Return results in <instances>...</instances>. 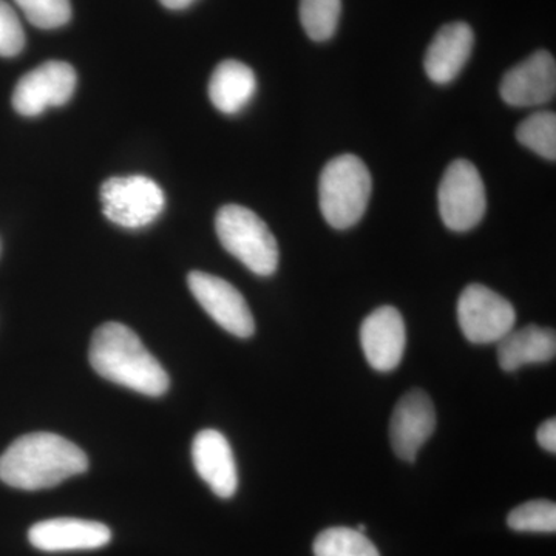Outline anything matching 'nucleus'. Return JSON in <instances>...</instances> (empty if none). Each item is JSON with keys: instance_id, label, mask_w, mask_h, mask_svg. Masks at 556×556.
Masks as SVG:
<instances>
[{"instance_id": "f257e3e1", "label": "nucleus", "mask_w": 556, "mask_h": 556, "mask_svg": "<svg viewBox=\"0 0 556 556\" xmlns=\"http://www.w3.org/2000/svg\"><path fill=\"white\" fill-rule=\"evenodd\" d=\"M89 457L60 434L38 431L25 434L0 456V481L21 490L50 489L84 473Z\"/></svg>"}, {"instance_id": "f03ea898", "label": "nucleus", "mask_w": 556, "mask_h": 556, "mask_svg": "<svg viewBox=\"0 0 556 556\" xmlns=\"http://www.w3.org/2000/svg\"><path fill=\"white\" fill-rule=\"evenodd\" d=\"M89 358L94 371L116 386L152 397L169 390L166 369L135 331L118 321H109L94 331Z\"/></svg>"}, {"instance_id": "7ed1b4c3", "label": "nucleus", "mask_w": 556, "mask_h": 556, "mask_svg": "<svg viewBox=\"0 0 556 556\" xmlns=\"http://www.w3.org/2000/svg\"><path fill=\"white\" fill-rule=\"evenodd\" d=\"M372 179L364 161L340 155L329 161L318 179V203L331 228L350 229L367 212Z\"/></svg>"}, {"instance_id": "20e7f679", "label": "nucleus", "mask_w": 556, "mask_h": 556, "mask_svg": "<svg viewBox=\"0 0 556 556\" xmlns=\"http://www.w3.org/2000/svg\"><path fill=\"white\" fill-rule=\"evenodd\" d=\"M223 248L257 276H273L278 268V244L268 225L251 208L228 204L215 217Z\"/></svg>"}, {"instance_id": "39448f33", "label": "nucleus", "mask_w": 556, "mask_h": 556, "mask_svg": "<svg viewBox=\"0 0 556 556\" xmlns=\"http://www.w3.org/2000/svg\"><path fill=\"white\" fill-rule=\"evenodd\" d=\"M102 212L121 228L139 229L155 222L166 206L163 189L142 175L113 177L101 186Z\"/></svg>"}, {"instance_id": "423d86ee", "label": "nucleus", "mask_w": 556, "mask_h": 556, "mask_svg": "<svg viewBox=\"0 0 556 556\" xmlns=\"http://www.w3.org/2000/svg\"><path fill=\"white\" fill-rule=\"evenodd\" d=\"M442 222L455 232L477 228L484 218L486 197L479 170L468 160H456L445 170L438 190Z\"/></svg>"}, {"instance_id": "0eeeda50", "label": "nucleus", "mask_w": 556, "mask_h": 556, "mask_svg": "<svg viewBox=\"0 0 556 556\" xmlns=\"http://www.w3.org/2000/svg\"><path fill=\"white\" fill-rule=\"evenodd\" d=\"M457 320L468 342L497 343L514 331L517 313L503 295L484 287L468 285L457 302Z\"/></svg>"}, {"instance_id": "6e6552de", "label": "nucleus", "mask_w": 556, "mask_h": 556, "mask_svg": "<svg viewBox=\"0 0 556 556\" xmlns=\"http://www.w3.org/2000/svg\"><path fill=\"white\" fill-rule=\"evenodd\" d=\"M75 68L67 62L47 61L22 76L13 91V108L22 116H38L49 108H61L76 90Z\"/></svg>"}, {"instance_id": "1a4fd4ad", "label": "nucleus", "mask_w": 556, "mask_h": 556, "mask_svg": "<svg viewBox=\"0 0 556 556\" xmlns=\"http://www.w3.org/2000/svg\"><path fill=\"white\" fill-rule=\"evenodd\" d=\"M188 285L193 298L208 316L237 338L248 339L255 332L254 316L241 292L229 281L201 270H192Z\"/></svg>"}, {"instance_id": "9d476101", "label": "nucleus", "mask_w": 556, "mask_h": 556, "mask_svg": "<svg viewBox=\"0 0 556 556\" xmlns=\"http://www.w3.org/2000/svg\"><path fill=\"white\" fill-rule=\"evenodd\" d=\"M555 58L546 50L535 51L508 70L501 80L500 93L511 108H535L555 97Z\"/></svg>"}, {"instance_id": "9b49d317", "label": "nucleus", "mask_w": 556, "mask_h": 556, "mask_svg": "<svg viewBox=\"0 0 556 556\" xmlns=\"http://www.w3.org/2000/svg\"><path fill=\"white\" fill-rule=\"evenodd\" d=\"M437 428L433 402L422 390L408 391L394 408L390 422V441L402 460L413 463Z\"/></svg>"}, {"instance_id": "f8f14e48", "label": "nucleus", "mask_w": 556, "mask_h": 556, "mask_svg": "<svg viewBox=\"0 0 556 556\" xmlns=\"http://www.w3.org/2000/svg\"><path fill=\"white\" fill-rule=\"evenodd\" d=\"M361 343L369 367L390 372L401 365L407 345L404 317L393 306L372 311L361 327Z\"/></svg>"}, {"instance_id": "ddd939ff", "label": "nucleus", "mask_w": 556, "mask_h": 556, "mask_svg": "<svg viewBox=\"0 0 556 556\" xmlns=\"http://www.w3.org/2000/svg\"><path fill=\"white\" fill-rule=\"evenodd\" d=\"M31 546L42 552L94 551L108 546L112 532L102 522L79 518L40 521L28 530Z\"/></svg>"}, {"instance_id": "4468645a", "label": "nucleus", "mask_w": 556, "mask_h": 556, "mask_svg": "<svg viewBox=\"0 0 556 556\" xmlns=\"http://www.w3.org/2000/svg\"><path fill=\"white\" fill-rule=\"evenodd\" d=\"M193 466L197 473L215 495L228 500L239 489V471L228 439L217 430H203L192 444Z\"/></svg>"}, {"instance_id": "2eb2a0df", "label": "nucleus", "mask_w": 556, "mask_h": 556, "mask_svg": "<svg viewBox=\"0 0 556 556\" xmlns=\"http://www.w3.org/2000/svg\"><path fill=\"white\" fill-rule=\"evenodd\" d=\"M475 46V33L466 22H452L437 33L427 49L424 67L434 84H450L466 67Z\"/></svg>"}, {"instance_id": "dca6fc26", "label": "nucleus", "mask_w": 556, "mask_h": 556, "mask_svg": "<svg viewBox=\"0 0 556 556\" xmlns=\"http://www.w3.org/2000/svg\"><path fill=\"white\" fill-rule=\"evenodd\" d=\"M556 336L554 329L536 325L510 331L497 342V362L504 371H517L525 365L554 361Z\"/></svg>"}, {"instance_id": "f3484780", "label": "nucleus", "mask_w": 556, "mask_h": 556, "mask_svg": "<svg viewBox=\"0 0 556 556\" xmlns=\"http://www.w3.org/2000/svg\"><path fill=\"white\" fill-rule=\"evenodd\" d=\"M257 90L254 72L243 62L223 61L212 73L208 80V98L215 109L226 115L241 112Z\"/></svg>"}, {"instance_id": "a211bd4d", "label": "nucleus", "mask_w": 556, "mask_h": 556, "mask_svg": "<svg viewBox=\"0 0 556 556\" xmlns=\"http://www.w3.org/2000/svg\"><path fill=\"white\" fill-rule=\"evenodd\" d=\"M316 556H380L378 547L357 529L332 527L314 541Z\"/></svg>"}, {"instance_id": "6ab92c4d", "label": "nucleus", "mask_w": 556, "mask_h": 556, "mask_svg": "<svg viewBox=\"0 0 556 556\" xmlns=\"http://www.w3.org/2000/svg\"><path fill=\"white\" fill-rule=\"evenodd\" d=\"M342 0H300V22L309 39L325 42L339 27Z\"/></svg>"}, {"instance_id": "aec40b11", "label": "nucleus", "mask_w": 556, "mask_h": 556, "mask_svg": "<svg viewBox=\"0 0 556 556\" xmlns=\"http://www.w3.org/2000/svg\"><path fill=\"white\" fill-rule=\"evenodd\" d=\"M517 139L525 148L548 161L556 159V115L554 112H536L522 121Z\"/></svg>"}, {"instance_id": "412c9836", "label": "nucleus", "mask_w": 556, "mask_h": 556, "mask_svg": "<svg viewBox=\"0 0 556 556\" xmlns=\"http://www.w3.org/2000/svg\"><path fill=\"white\" fill-rule=\"evenodd\" d=\"M507 525L517 532L555 533V503L547 500H536L521 504L508 514Z\"/></svg>"}, {"instance_id": "4be33fe9", "label": "nucleus", "mask_w": 556, "mask_h": 556, "mask_svg": "<svg viewBox=\"0 0 556 556\" xmlns=\"http://www.w3.org/2000/svg\"><path fill=\"white\" fill-rule=\"evenodd\" d=\"M30 24L42 30L64 27L72 20L70 0H14Z\"/></svg>"}, {"instance_id": "5701e85b", "label": "nucleus", "mask_w": 556, "mask_h": 556, "mask_svg": "<svg viewBox=\"0 0 556 556\" xmlns=\"http://www.w3.org/2000/svg\"><path fill=\"white\" fill-rule=\"evenodd\" d=\"M25 33L10 3L0 0V56L14 58L24 50Z\"/></svg>"}, {"instance_id": "b1692460", "label": "nucleus", "mask_w": 556, "mask_h": 556, "mask_svg": "<svg viewBox=\"0 0 556 556\" xmlns=\"http://www.w3.org/2000/svg\"><path fill=\"white\" fill-rule=\"evenodd\" d=\"M536 441L548 453H556V422L547 419L536 431Z\"/></svg>"}, {"instance_id": "393cba45", "label": "nucleus", "mask_w": 556, "mask_h": 556, "mask_svg": "<svg viewBox=\"0 0 556 556\" xmlns=\"http://www.w3.org/2000/svg\"><path fill=\"white\" fill-rule=\"evenodd\" d=\"M161 5L169 10H185L192 5L195 0H160Z\"/></svg>"}, {"instance_id": "a878e982", "label": "nucleus", "mask_w": 556, "mask_h": 556, "mask_svg": "<svg viewBox=\"0 0 556 556\" xmlns=\"http://www.w3.org/2000/svg\"><path fill=\"white\" fill-rule=\"evenodd\" d=\"M357 530H358V532H362V533L367 532V526L361 525L357 527Z\"/></svg>"}]
</instances>
